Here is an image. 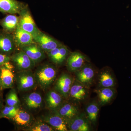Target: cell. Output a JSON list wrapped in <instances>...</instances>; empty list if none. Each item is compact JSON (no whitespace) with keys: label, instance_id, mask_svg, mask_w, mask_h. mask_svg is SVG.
<instances>
[{"label":"cell","instance_id":"cell-11","mask_svg":"<svg viewBox=\"0 0 131 131\" xmlns=\"http://www.w3.org/2000/svg\"><path fill=\"white\" fill-rule=\"evenodd\" d=\"M16 47L13 35L6 32L0 34V53L9 56Z\"/></svg>","mask_w":131,"mask_h":131},{"label":"cell","instance_id":"cell-12","mask_svg":"<svg viewBox=\"0 0 131 131\" xmlns=\"http://www.w3.org/2000/svg\"><path fill=\"white\" fill-rule=\"evenodd\" d=\"M70 53L67 47L62 44L47 54L50 61L55 64L60 65L67 59Z\"/></svg>","mask_w":131,"mask_h":131},{"label":"cell","instance_id":"cell-25","mask_svg":"<svg viewBox=\"0 0 131 131\" xmlns=\"http://www.w3.org/2000/svg\"><path fill=\"white\" fill-rule=\"evenodd\" d=\"M30 115L24 110H19L17 114L12 119L17 125L26 126L28 125L31 121Z\"/></svg>","mask_w":131,"mask_h":131},{"label":"cell","instance_id":"cell-22","mask_svg":"<svg viewBox=\"0 0 131 131\" xmlns=\"http://www.w3.org/2000/svg\"><path fill=\"white\" fill-rule=\"evenodd\" d=\"M99 88H114L116 83L115 79L109 70H104L100 74L98 78Z\"/></svg>","mask_w":131,"mask_h":131},{"label":"cell","instance_id":"cell-1","mask_svg":"<svg viewBox=\"0 0 131 131\" xmlns=\"http://www.w3.org/2000/svg\"><path fill=\"white\" fill-rule=\"evenodd\" d=\"M57 69L51 63H46L39 66L34 75L37 84L43 89H46L53 83L57 77Z\"/></svg>","mask_w":131,"mask_h":131},{"label":"cell","instance_id":"cell-17","mask_svg":"<svg viewBox=\"0 0 131 131\" xmlns=\"http://www.w3.org/2000/svg\"><path fill=\"white\" fill-rule=\"evenodd\" d=\"M0 66L2 88H12L13 86L15 76L11 69L12 65L8 62Z\"/></svg>","mask_w":131,"mask_h":131},{"label":"cell","instance_id":"cell-3","mask_svg":"<svg viewBox=\"0 0 131 131\" xmlns=\"http://www.w3.org/2000/svg\"><path fill=\"white\" fill-rule=\"evenodd\" d=\"M19 14L18 25L22 29L31 34L33 37L40 31L34 22L27 5L21 9Z\"/></svg>","mask_w":131,"mask_h":131},{"label":"cell","instance_id":"cell-24","mask_svg":"<svg viewBox=\"0 0 131 131\" xmlns=\"http://www.w3.org/2000/svg\"><path fill=\"white\" fill-rule=\"evenodd\" d=\"M42 98L40 94L37 93H31L26 96L25 100L27 107L30 109H36L42 106Z\"/></svg>","mask_w":131,"mask_h":131},{"label":"cell","instance_id":"cell-8","mask_svg":"<svg viewBox=\"0 0 131 131\" xmlns=\"http://www.w3.org/2000/svg\"><path fill=\"white\" fill-rule=\"evenodd\" d=\"M88 63L86 56L81 52L75 51L71 52L67 59V69L70 72L75 73Z\"/></svg>","mask_w":131,"mask_h":131},{"label":"cell","instance_id":"cell-15","mask_svg":"<svg viewBox=\"0 0 131 131\" xmlns=\"http://www.w3.org/2000/svg\"><path fill=\"white\" fill-rule=\"evenodd\" d=\"M26 5L17 0H0V12L10 14H19Z\"/></svg>","mask_w":131,"mask_h":131},{"label":"cell","instance_id":"cell-26","mask_svg":"<svg viewBox=\"0 0 131 131\" xmlns=\"http://www.w3.org/2000/svg\"><path fill=\"white\" fill-rule=\"evenodd\" d=\"M19 110L17 106H6L1 111L0 117L12 119L17 114Z\"/></svg>","mask_w":131,"mask_h":131},{"label":"cell","instance_id":"cell-19","mask_svg":"<svg viewBox=\"0 0 131 131\" xmlns=\"http://www.w3.org/2000/svg\"><path fill=\"white\" fill-rule=\"evenodd\" d=\"M13 35L16 47L19 48L35 43L32 35L22 29L19 25L15 30Z\"/></svg>","mask_w":131,"mask_h":131},{"label":"cell","instance_id":"cell-13","mask_svg":"<svg viewBox=\"0 0 131 131\" xmlns=\"http://www.w3.org/2000/svg\"><path fill=\"white\" fill-rule=\"evenodd\" d=\"M35 64L40 62L45 58V52L35 43L20 47Z\"/></svg>","mask_w":131,"mask_h":131},{"label":"cell","instance_id":"cell-5","mask_svg":"<svg viewBox=\"0 0 131 131\" xmlns=\"http://www.w3.org/2000/svg\"><path fill=\"white\" fill-rule=\"evenodd\" d=\"M10 60L19 71L31 70L35 65V62L21 50L13 54Z\"/></svg>","mask_w":131,"mask_h":131},{"label":"cell","instance_id":"cell-6","mask_svg":"<svg viewBox=\"0 0 131 131\" xmlns=\"http://www.w3.org/2000/svg\"><path fill=\"white\" fill-rule=\"evenodd\" d=\"M74 80L70 75L67 73H63L57 80L54 86V90L64 98H68Z\"/></svg>","mask_w":131,"mask_h":131},{"label":"cell","instance_id":"cell-4","mask_svg":"<svg viewBox=\"0 0 131 131\" xmlns=\"http://www.w3.org/2000/svg\"><path fill=\"white\" fill-rule=\"evenodd\" d=\"M33 38L34 42L46 53L62 45L57 39L41 31L33 37Z\"/></svg>","mask_w":131,"mask_h":131},{"label":"cell","instance_id":"cell-10","mask_svg":"<svg viewBox=\"0 0 131 131\" xmlns=\"http://www.w3.org/2000/svg\"><path fill=\"white\" fill-rule=\"evenodd\" d=\"M67 123L69 131L90 130V122L84 113H80L72 119L68 121Z\"/></svg>","mask_w":131,"mask_h":131},{"label":"cell","instance_id":"cell-30","mask_svg":"<svg viewBox=\"0 0 131 131\" xmlns=\"http://www.w3.org/2000/svg\"><path fill=\"white\" fill-rule=\"evenodd\" d=\"M2 88V83L1 77V70H0V88Z\"/></svg>","mask_w":131,"mask_h":131},{"label":"cell","instance_id":"cell-14","mask_svg":"<svg viewBox=\"0 0 131 131\" xmlns=\"http://www.w3.org/2000/svg\"><path fill=\"white\" fill-rule=\"evenodd\" d=\"M54 112L68 122L80 113V110L75 104L63 102L59 108Z\"/></svg>","mask_w":131,"mask_h":131},{"label":"cell","instance_id":"cell-9","mask_svg":"<svg viewBox=\"0 0 131 131\" xmlns=\"http://www.w3.org/2000/svg\"><path fill=\"white\" fill-rule=\"evenodd\" d=\"M89 88L74 80L71 88L68 98L75 102H80L85 100L89 94Z\"/></svg>","mask_w":131,"mask_h":131},{"label":"cell","instance_id":"cell-21","mask_svg":"<svg viewBox=\"0 0 131 131\" xmlns=\"http://www.w3.org/2000/svg\"><path fill=\"white\" fill-rule=\"evenodd\" d=\"M19 22V16L9 14L2 20L0 24L5 31L11 33L14 32L18 25Z\"/></svg>","mask_w":131,"mask_h":131},{"label":"cell","instance_id":"cell-31","mask_svg":"<svg viewBox=\"0 0 131 131\" xmlns=\"http://www.w3.org/2000/svg\"><path fill=\"white\" fill-rule=\"evenodd\" d=\"M2 102L1 100V99H0V108H1L2 107Z\"/></svg>","mask_w":131,"mask_h":131},{"label":"cell","instance_id":"cell-2","mask_svg":"<svg viewBox=\"0 0 131 131\" xmlns=\"http://www.w3.org/2000/svg\"><path fill=\"white\" fill-rule=\"evenodd\" d=\"M15 79L17 88L20 91L31 90L37 84L34 74L31 70L19 71L16 74Z\"/></svg>","mask_w":131,"mask_h":131},{"label":"cell","instance_id":"cell-27","mask_svg":"<svg viewBox=\"0 0 131 131\" xmlns=\"http://www.w3.org/2000/svg\"><path fill=\"white\" fill-rule=\"evenodd\" d=\"M31 131H53L55 130L51 126L47 123L44 122H39L34 125L28 129Z\"/></svg>","mask_w":131,"mask_h":131},{"label":"cell","instance_id":"cell-23","mask_svg":"<svg viewBox=\"0 0 131 131\" xmlns=\"http://www.w3.org/2000/svg\"><path fill=\"white\" fill-rule=\"evenodd\" d=\"M100 105L99 103L95 101L92 102L87 105L85 114L90 124H96L100 111Z\"/></svg>","mask_w":131,"mask_h":131},{"label":"cell","instance_id":"cell-16","mask_svg":"<svg viewBox=\"0 0 131 131\" xmlns=\"http://www.w3.org/2000/svg\"><path fill=\"white\" fill-rule=\"evenodd\" d=\"M43 121L51 126L55 130L69 131L67 121L56 113L45 116Z\"/></svg>","mask_w":131,"mask_h":131},{"label":"cell","instance_id":"cell-28","mask_svg":"<svg viewBox=\"0 0 131 131\" xmlns=\"http://www.w3.org/2000/svg\"><path fill=\"white\" fill-rule=\"evenodd\" d=\"M6 102L7 106H16L19 104V100L17 94L14 90L10 91L7 95L6 99Z\"/></svg>","mask_w":131,"mask_h":131},{"label":"cell","instance_id":"cell-7","mask_svg":"<svg viewBox=\"0 0 131 131\" xmlns=\"http://www.w3.org/2000/svg\"><path fill=\"white\" fill-rule=\"evenodd\" d=\"M75 73L76 80L86 86L89 88L93 83L95 71L90 64L87 63Z\"/></svg>","mask_w":131,"mask_h":131},{"label":"cell","instance_id":"cell-20","mask_svg":"<svg viewBox=\"0 0 131 131\" xmlns=\"http://www.w3.org/2000/svg\"><path fill=\"white\" fill-rule=\"evenodd\" d=\"M100 105H106L112 100L116 94V91L114 88H99L95 90Z\"/></svg>","mask_w":131,"mask_h":131},{"label":"cell","instance_id":"cell-18","mask_svg":"<svg viewBox=\"0 0 131 131\" xmlns=\"http://www.w3.org/2000/svg\"><path fill=\"white\" fill-rule=\"evenodd\" d=\"M63 98L55 90L49 91L45 98L46 107L54 112H56L63 103Z\"/></svg>","mask_w":131,"mask_h":131},{"label":"cell","instance_id":"cell-29","mask_svg":"<svg viewBox=\"0 0 131 131\" xmlns=\"http://www.w3.org/2000/svg\"><path fill=\"white\" fill-rule=\"evenodd\" d=\"M10 60V57L0 53V66L9 62Z\"/></svg>","mask_w":131,"mask_h":131}]
</instances>
